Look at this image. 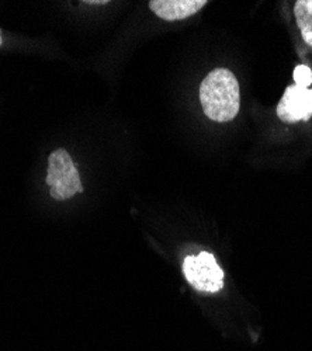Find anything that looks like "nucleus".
<instances>
[{
	"label": "nucleus",
	"mask_w": 312,
	"mask_h": 351,
	"mask_svg": "<svg viewBox=\"0 0 312 351\" xmlns=\"http://www.w3.org/2000/svg\"><path fill=\"white\" fill-rule=\"evenodd\" d=\"M293 77H294V82L297 86L308 89L309 84L312 83V71L307 65H298L294 69Z\"/></svg>",
	"instance_id": "423d86ee"
},
{
	"label": "nucleus",
	"mask_w": 312,
	"mask_h": 351,
	"mask_svg": "<svg viewBox=\"0 0 312 351\" xmlns=\"http://www.w3.org/2000/svg\"><path fill=\"white\" fill-rule=\"evenodd\" d=\"M294 16L304 41L312 47V0H298V2H296Z\"/></svg>",
	"instance_id": "39448f33"
},
{
	"label": "nucleus",
	"mask_w": 312,
	"mask_h": 351,
	"mask_svg": "<svg viewBox=\"0 0 312 351\" xmlns=\"http://www.w3.org/2000/svg\"><path fill=\"white\" fill-rule=\"evenodd\" d=\"M0 45H2V34H0Z\"/></svg>",
	"instance_id": "0eeeda50"
},
{
	"label": "nucleus",
	"mask_w": 312,
	"mask_h": 351,
	"mask_svg": "<svg viewBox=\"0 0 312 351\" xmlns=\"http://www.w3.org/2000/svg\"><path fill=\"white\" fill-rule=\"evenodd\" d=\"M204 114L217 123L232 121L241 108V90L235 75L228 69H214L200 86Z\"/></svg>",
	"instance_id": "f257e3e1"
},
{
	"label": "nucleus",
	"mask_w": 312,
	"mask_h": 351,
	"mask_svg": "<svg viewBox=\"0 0 312 351\" xmlns=\"http://www.w3.org/2000/svg\"><path fill=\"white\" fill-rule=\"evenodd\" d=\"M183 276L186 281L198 292L217 294L225 282V273L210 252L189 254L183 260Z\"/></svg>",
	"instance_id": "f03ea898"
},
{
	"label": "nucleus",
	"mask_w": 312,
	"mask_h": 351,
	"mask_svg": "<svg viewBox=\"0 0 312 351\" xmlns=\"http://www.w3.org/2000/svg\"><path fill=\"white\" fill-rule=\"evenodd\" d=\"M277 117L287 124L308 121L312 117V90L290 84L277 104Z\"/></svg>",
	"instance_id": "7ed1b4c3"
},
{
	"label": "nucleus",
	"mask_w": 312,
	"mask_h": 351,
	"mask_svg": "<svg viewBox=\"0 0 312 351\" xmlns=\"http://www.w3.org/2000/svg\"><path fill=\"white\" fill-rule=\"evenodd\" d=\"M207 5V0H151L149 9L162 20H184Z\"/></svg>",
	"instance_id": "20e7f679"
}]
</instances>
